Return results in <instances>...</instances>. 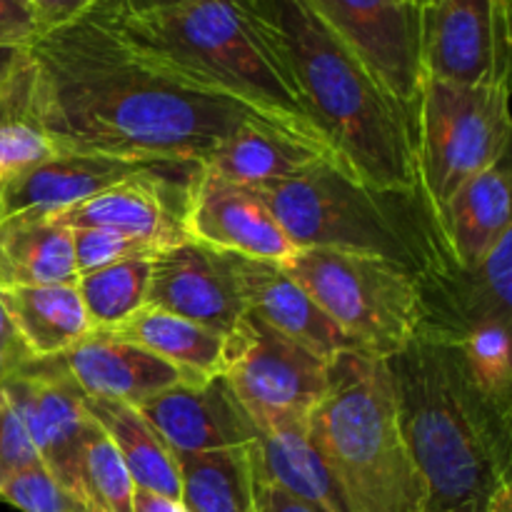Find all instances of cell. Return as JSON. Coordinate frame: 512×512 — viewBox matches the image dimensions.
<instances>
[{
    "mask_svg": "<svg viewBox=\"0 0 512 512\" xmlns=\"http://www.w3.org/2000/svg\"><path fill=\"white\" fill-rule=\"evenodd\" d=\"M73 250L78 275L93 273V270L108 268L123 260L153 258L155 253H160V248H155L153 243L105 228H75Z\"/></svg>",
    "mask_w": 512,
    "mask_h": 512,
    "instance_id": "34",
    "label": "cell"
},
{
    "mask_svg": "<svg viewBox=\"0 0 512 512\" xmlns=\"http://www.w3.org/2000/svg\"><path fill=\"white\" fill-rule=\"evenodd\" d=\"M133 512H185L183 503L165 495L150 493V490L135 488L133 493Z\"/></svg>",
    "mask_w": 512,
    "mask_h": 512,
    "instance_id": "40",
    "label": "cell"
},
{
    "mask_svg": "<svg viewBox=\"0 0 512 512\" xmlns=\"http://www.w3.org/2000/svg\"><path fill=\"white\" fill-rule=\"evenodd\" d=\"M168 163L115 158L100 153H55L3 185L0 218L15 213H60L133 175Z\"/></svg>",
    "mask_w": 512,
    "mask_h": 512,
    "instance_id": "20",
    "label": "cell"
},
{
    "mask_svg": "<svg viewBox=\"0 0 512 512\" xmlns=\"http://www.w3.org/2000/svg\"><path fill=\"white\" fill-rule=\"evenodd\" d=\"M450 512H485V505H478V503H473V505H463V508H458V510H450Z\"/></svg>",
    "mask_w": 512,
    "mask_h": 512,
    "instance_id": "45",
    "label": "cell"
},
{
    "mask_svg": "<svg viewBox=\"0 0 512 512\" xmlns=\"http://www.w3.org/2000/svg\"><path fill=\"white\" fill-rule=\"evenodd\" d=\"M328 370V360L250 310L225 335L220 375L260 433L285 423H308L328 390Z\"/></svg>",
    "mask_w": 512,
    "mask_h": 512,
    "instance_id": "9",
    "label": "cell"
},
{
    "mask_svg": "<svg viewBox=\"0 0 512 512\" xmlns=\"http://www.w3.org/2000/svg\"><path fill=\"white\" fill-rule=\"evenodd\" d=\"M325 25L405 105L418 100L420 8L398 0H308Z\"/></svg>",
    "mask_w": 512,
    "mask_h": 512,
    "instance_id": "14",
    "label": "cell"
},
{
    "mask_svg": "<svg viewBox=\"0 0 512 512\" xmlns=\"http://www.w3.org/2000/svg\"><path fill=\"white\" fill-rule=\"evenodd\" d=\"M0 398H3V390H0Z\"/></svg>",
    "mask_w": 512,
    "mask_h": 512,
    "instance_id": "49",
    "label": "cell"
},
{
    "mask_svg": "<svg viewBox=\"0 0 512 512\" xmlns=\"http://www.w3.org/2000/svg\"><path fill=\"white\" fill-rule=\"evenodd\" d=\"M510 90L423 78L415 100V160L425 193L443 208L460 185L510 150Z\"/></svg>",
    "mask_w": 512,
    "mask_h": 512,
    "instance_id": "8",
    "label": "cell"
},
{
    "mask_svg": "<svg viewBox=\"0 0 512 512\" xmlns=\"http://www.w3.org/2000/svg\"><path fill=\"white\" fill-rule=\"evenodd\" d=\"M85 410L115 445L135 488L180 500L178 455L138 408L118 400L85 398Z\"/></svg>",
    "mask_w": 512,
    "mask_h": 512,
    "instance_id": "26",
    "label": "cell"
},
{
    "mask_svg": "<svg viewBox=\"0 0 512 512\" xmlns=\"http://www.w3.org/2000/svg\"><path fill=\"white\" fill-rule=\"evenodd\" d=\"M28 3L33 8L40 35H43L68 23H75L78 18L88 15L100 0H28Z\"/></svg>",
    "mask_w": 512,
    "mask_h": 512,
    "instance_id": "37",
    "label": "cell"
},
{
    "mask_svg": "<svg viewBox=\"0 0 512 512\" xmlns=\"http://www.w3.org/2000/svg\"><path fill=\"white\" fill-rule=\"evenodd\" d=\"M398 3H408V5H418V8H423L425 0H398Z\"/></svg>",
    "mask_w": 512,
    "mask_h": 512,
    "instance_id": "46",
    "label": "cell"
},
{
    "mask_svg": "<svg viewBox=\"0 0 512 512\" xmlns=\"http://www.w3.org/2000/svg\"><path fill=\"white\" fill-rule=\"evenodd\" d=\"M320 160L338 158L333 150L298 138L288 130L265 123H248L233 130L205 160L203 168L213 170L220 178L260 190L293 178Z\"/></svg>",
    "mask_w": 512,
    "mask_h": 512,
    "instance_id": "21",
    "label": "cell"
},
{
    "mask_svg": "<svg viewBox=\"0 0 512 512\" xmlns=\"http://www.w3.org/2000/svg\"><path fill=\"white\" fill-rule=\"evenodd\" d=\"M510 155L460 185L440 208L450 253L460 268H475L512 233Z\"/></svg>",
    "mask_w": 512,
    "mask_h": 512,
    "instance_id": "22",
    "label": "cell"
},
{
    "mask_svg": "<svg viewBox=\"0 0 512 512\" xmlns=\"http://www.w3.org/2000/svg\"><path fill=\"white\" fill-rule=\"evenodd\" d=\"M308 433L348 512H428V488L400 433L383 358L363 350L340 353Z\"/></svg>",
    "mask_w": 512,
    "mask_h": 512,
    "instance_id": "6",
    "label": "cell"
},
{
    "mask_svg": "<svg viewBox=\"0 0 512 512\" xmlns=\"http://www.w3.org/2000/svg\"><path fill=\"white\" fill-rule=\"evenodd\" d=\"M0 345H23V343H20L18 333H15L13 323H10L8 315H5L3 303H0ZM23 348H25V345H23Z\"/></svg>",
    "mask_w": 512,
    "mask_h": 512,
    "instance_id": "43",
    "label": "cell"
},
{
    "mask_svg": "<svg viewBox=\"0 0 512 512\" xmlns=\"http://www.w3.org/2000/svg\"><path fill=\"white\" fill-rule=\"evenodd\" d=\"M190 240L220 253L285 265L298 248L270 213L263 195L200 165L190 183Z\"/></svg>",
    "mask_w": 512,
    "mask_h": 512,
    "instance_id": "15",
    "label": "cell"
},
{
    "mask_svg": "<svg viewBox=\"0 0 512 512\" xmlns=\"http://www.w3.org/2000/svg\"><path fill=\"white\" fill-rule=\"evenodd\" d=\"M420 338L458 345L490 325L510 328L512 318V233L505 235L483 263L445 268L418 280Z\"/></svg>",
    "mask_w": 512,
    "mask_h": 512,
    "instance_id": "13",
    "label": "cell"
},
{
    "mask_svg": "<svg viewBox=\"0 0 512 512\" xmlns=\"http://www.w3.org/2000/svg\"><path fill=\"white\" fill-rule=\"evenodd\" d=\"M255 512H320L305 500L255 480Z\"/></svg>",
    "mask_w": 512,
    "mask_h": 512,
    "instance_id": "38",
    "label": "cell"
},
{
    "mask_svg": "<svg viewBox=\"0 0 512 512\" xmlns=\"http://www.w3.org/2000/svg\"><path fill=\"white\" fill-rule=\"evenodd\" d=\"M0 390L18 413L43 468L65 493L83 503L80 453L95 420L85 410L83 390L70 378L60 355L30 360Z\"/></svg>",
    "mask_w": 512,
    "mask_h": 512,
    "instance_id": "11",
    "label": "cell"
},
{
    "mask_svg": "<svg viewBox=\"0 0 512 512\" xmlns=\"http://www.w3.org/2000/svg\"><path fill=\"white\" fill-rule=\"evenodd\" d=\"M15 53H20V50H0V75H3L5 70H8L10 60L15 58Z\"/></svg>",
    "mask_w": 512,
    "mask_h": 512,
    "instance_id": "44",
    "label": "cell"
},
{
    "mask_svg": "<svg viewBox=\"0 0 512 512\" xmlns=\"http://www.w3.org/2000/svg\"><path fill=\"white\" fill-rule=\"evenodd\" d=\"M498 3H503V5H508V8H510V0H498Z\"/></svg>",
    "mask_w": 512,
    "mask_h": 512,
    "instance_id": "47",
    "label": "cell"
},
{
    "mask_svg": "<svg viewBox=\"0 0 512 512\" xmlns=\"http://www.w3.org/2000/svg\"><path fill=\"white\" fill-rule=\"evenodd\" d=\"M420 65L423 78L443 83H508L510 8L498 0H425Z\"/></svg>",
    "mask_w": 512,
    "mask_h": 512,
    "instance_id": "10",
    "label": "cell"
},
{
    "mask_svg": "<svg viewBox=\"0 0 512 512\" xmlns=\"http://www.w3.org/2000/svg\"><path fill=\"white\" fill-rule=\"evenodd\" d=\"M198 168V163H168L145 170L53 215L70 230H115L160 250L188 243L190 183Z\"/></svg>",
    "mask_w": 512,
    "mask_h": 512,
    "instance_id": "12",
    "label": "cell"
},
{
    "mask_svg": "<svg viewBox=\"0 0 512 512\" xmlns=\"http://www.w3.org/2000/svg\"><path fill=\"white\" fill-rule=\"evenodd\" d=\"M258 193L298 250L370 255L418 280L455 260L440 210L423 185L375 188L340 160H320Z\"/></svg>",
    "mask_w": 512,
    "mask_h": 512,
    "instance_id": "5",
    "label": "cell"
},
{
    "mask_svg": "<svg viewBox=\"0 0 512 512\" xmlns=\"http://www.w3.org/2000/svg\"><path fill=\"white\" fill-rule=\"evenodd\" d=\"M133 493L128 468L95 423L80 453V498L93 512H133Z\"/></svg>",
    "mask_w": 512,
    "mask_h": 512,
    "instance_id": "31",
    "label": "cell"
},
{
    "mask_svg": "<svg viewBox=\"0 0 512 512\" xmlns=\"http://www.w3.org/2000/svg\"><path fill=\"white\" fill-rule=\"evenodd\" d=\"M55 153L35 108L33 63L25 48L0 75V183L18 178Z\"/></svg>",
    "mask_w": 512,
    "mask_h": 512,
    "instance_id": "27",
    "label": "cell"
},
{
    "mask_svg": "<svg viewBox=\"0 0 512 512\" xmlns=\"http://www.w3.org/2000/svg\"><path fill=\"white\" fill-rule=\"evenodd\" d=\"M28 55L38 118L58 153L203 165L240 125H275L140 58L95 13L38 35Z\"/></svg>",
    "mask_w": 512,
    "mask_h": 512,
    "instance_id": "1",
    "label": "cell"
},
{
    "mask_svg": "<svg viewBox=\"0 0 512 512\" xmlns=\"http://www.w3.org/2000/svg\"><path fill=\"white\" fill-rule=\"evenodd\" d=\"M38 453L20 423L8 398H0V485L8 483L20 470L38 465Z\"/></svg>",
    "mask_w": 512,
    "mask_h": 512,
    "instance_id": "35",
    "label": "cell"
},
{
    "mask_svg": "<svg viewBox=\"0 0 512 512\" xmlns=\"http://www.w3.org/2000/svg\"><path fill=\"white\" fill-rule=\"evenodd\" d=\"M185 512H255V475L248 448L178 455Z\"/></svg>",
    "mask_w": 512,
    "mask_h": 512,
    "instance_id": "29",
    "label": "cell"
},
{
    "mask_svg": "<svg viewBox=\"0 0 512 512\" xmlns=\"http://www.w3.org/2000/svg\"><path fill=\"white\" fill-rule=\"evenodd\" d=\"M148 305L193 320L220 338L248 310L228 253L195 240L170 245L153 255Z\"/></svg>",
    "mask_w": 512,
    "mask_h": 512,
    "instance_id": "16",
    "label": "cell"
},
{
    "mask_svg": "<svg viewBox=\"0 0 512 512\" xmlns=\"http://www.w3.org/2000/svg\"><path fill=\"white\" fill-rule=\"evenodd\" d=\"M85 398H103L140 408L163 390L188 380H205L183 373L158 355L123 338L90 330L83 340L60 355Z\"/></svg>",
    "mask_w": 512,
    "mask_h": 512,
    "instance_id": "18",
    "label": "cell"
},
{
    "mask_svg": "<svg viewBox=\"0 0 512 512\" xmlns=\"http://www.w3.org/2000/svg\"><path fill=\"white\" fill-rule=\"evenodd\" d=\"M460 355L468 365L470 378L480 390L503 410L512 415V360H510V328L490 325L468 335L458 343Z\"/></svg>",
    "mask_w": 512,
    "mask_h": 512,
    "instance_id": "32",
    "label": "cell"
},
{
    "mask_svg": "<svg viewBox=\"0 0 512 512\" xmlns=\"http://www.w3.org/2000/svg\"><path fill=\"white\" fill-rule=\"evenodd\" d=\"M228 258L243 290L245 308L270 328L288 335L328 363L340 353L358 350L283 265L233 253H228Z\"/></svg>",
    "mask_w": 512,
    "mask_h": 512,
    "instance_id": "19",
    "label": "cell"
},
{
    "mask_svg": "<svg viewBox=\"0 0 512 512\" xmlns=\"http://www.w3.org/2000/svg\"><path fill=\"white\" fill-rule=\"evenodd\" d=\"M90 13L140 58L255 110L298 138L333 150L235 0H185L175 8L145 15H118L100 8Z\"/></svg>",
    "mask_w": 512,
    "mask_h": 512,
    "instance_id": "4",
    "label": "cell"
},
{
    "mask_svg": "<svg viewBox=\"0 0 512 512\" xmlns=\"http://www.w3.org/2000/svg\"><path fill=\"white\" fill-rule=\"evenodd\" d=\"M293 83L340 163L375 188L420 185L415 103L405 105L308 0H235Z\"/></svg>",
    "mask_w": 512,
    "mask_h": 512,
    "instance_id": "2",
    "label": "cell"
},
{
    "mask_svg": "<svg viewBox=\"0 0 512 512\" xmlns=\"http://www.w3.org/2000/svg\"><path fill=\"white\" fill-rule=\"evenodd\" d=\"M250 465L258 483L275 485L320 512H348L333 473L310 440L308 423H285L260 433L250 445Z\"/></svg>",
    "mask_w": 512,
    "mask_h": 512,
    "instance_id": "24",
    "label": "cell"
},
{
    "mask_svg": "<svg viewBox=\"0 0 512 512\" xmlns=\"http://www.w3.org/2000/svg\"><path fill=\"white\" fill-rule=\"evenodd\" d=\"M138 410L175 455L248 448L260 435L220 373L173 385Z\"/></svg>",
    "mask_w": 512,
    "mask_h": 512,
    "instance_id": "17",
    "label": "cell"
},
{
    "mask_svg": "<svg viewBox=\"0 0 512 512\" xmlns=\"http://www.w3.org/2000/svg\"><path fill=\"white\" fill-rule=\"evenodd\" d=\"M150 260L135 258L93 273L78 275L75 288L83 300L90 330H113L148 305Z\"/></svg>",
    "mask_w": 512,
    "mask_h": 512,
    "instance_id": "30",
    "label": "cell"
},
{
    "mask_svg": "<svg viewBox=\"0 0 512 512\" xmlns=\"http://www.w3.org/2000/svg\"><path fill=\"white\" fill-rule=\"evenodd\" d=\"M283 268L363 353L390 358L418 333V278L400 265L308 248Z\"/></svg>",
    "mask_w": 512,
    "mask_h": 512,
    "instance_id": "7",
    "label": "cell"
},
{
    "mask_svg": "<svg viewBox=\"0 0 512 512\" xmlns=\"http://www.w3.org/2000/svg\"><path fill=\"white\" fill-rule=\"evenodd\" d=\"M30 360L35 358L23 345H0V385L13 378L15 373H20Z\"/></svg>",
    "mask_w": 512,
    "mask_h": 512,
    "instance_id": "41",
    "label": "cell"
},
{
    "mask_svg": "<svg viewBox=\"0 0 512 512\" xmlns=\"http://www.w3.org/2000/svg\"><path fill=\"white\" fill-rule=\"evenodd\" d=\"M0 500L20 512H93L88 505L65 493L43 463L20 470L18 475L0 485Z\"/></svg>",
    "mask_w": 512,
    "mask_h": 512,
    "instance_id": "33",
    "label": "cell"
},
{
    "mask_svg": "<svg viewBox=\"0 0 512 512\" xmlns=\"http://www.w3.org/2000/svg\"><path fill=\"white\" fill-rule=\"evenodd\" d=\"M0 200H3V183H0Z\"/></svg>",
    "mask_w": 512,
    "mask_h": 512,
    "instance_id": "48",
    "label": "cell"
},
{
    "mask_svg": "<svg viewBox=\"0 0 512 512\" xmlns=\"http://www.w3.org/2000/svg\"><path fill=\"white\" fill-rule=\"evenodd\" d=\"M383 360L400 433L428 488V512L485 505L510 485L512 415L475 385L458 345L415 335Z\"/></svg>",
    "mask_w": 512,
    "mask_h": 512,
    "instance_id": "3",
    "label": "cell"
},
{
    "mask_svg": "<svg viewBox=\"0 0 512 512\" xmlns=\"http://www.w3.org/2000/svg\"><path fill=\"white\" fill-rule=\"evenodd\" d=\"M485 512H512L510 485H503V488L495 490V493L490 495V500L485 503Z\"/></svg>",
    "mask_w": 512,
    "mask_h": 512,
    "instance_id": "42",
    "label": "cell"
},
{
    "mask_svg": "<svg viewBox=\"0 0 512 512\" xmlns=\"http://www.w3.org/2000/svg\"><path fill=\"white\" fill-rule=\"evenodd\" d=\"M180 3H185V0H100L95 8L110 10V13L118 15H145L175 8V5Z\"/></svg>",
    "mask_w": 512,
    "mask_h": 512,
    "instance_id": "39",
    "label": "cell"
},
{
    "mask_svg": "<svg viewBox=\"0 0 512 512\" xmlns=\"http://www.w3.org/2000/svg\"><path fill=\"white\" fill-rule=\"evenodd\" d=\"M103 333L140 345L195 378H213L220 373L225 338L168 310L145 305L123 325Z\"/></svg>",
    "mask_w": 512,
    "mask_h": 512,
    "instance_id": "28",
    "label": "cell"
},
{
    "mask_svg": "<svg viewBox=\"0 0 512 512\" xmlns=\"http://www.w3.org/2000/svg\"><path fill=\"white\" fill-rule=\"evenodd\" d=\"M40 35L28 0H0V50H25Z\"/></svg>",
    "mask_w": 512,
    "mask_h": 512,
    "instance_id": "36",
    "label": "cell"
},
{
    "mask_svg": "<svg viewBox=\"0 0 512 512\" xmlns=\"http://www.w3.org/2000/svg\"><path fill=\"white\" fill-rule=\"evenodd\" d=\"M0 303L33 358H55L90 333L75 283L3 288Z\"/></svg>",
    "mask_w": 512,
    "mask_h": 512,
    "instance_id": "25",
    "label": "cell"
},
{
    "mask_svg": "<svg viewBox=\"0 0 512 512\" xmlns=\"http://www.w3.org/2000/svg\"><path fill=\"white\" fill-rule=\"evenodd\" d=\"M73 230L53 213L0 218V290L75 283Z\"/></svg>",
    "mask_w": 512,
    "mask_h": 512,
    "instance_id": "23",
    "label": "cell"
}]
</instances>
